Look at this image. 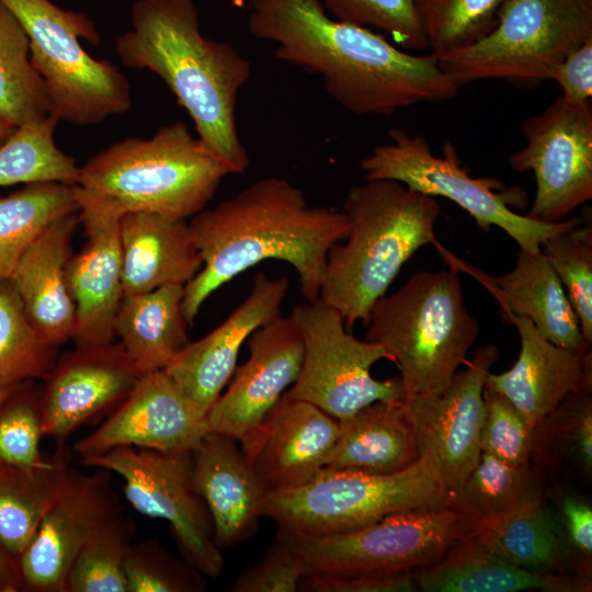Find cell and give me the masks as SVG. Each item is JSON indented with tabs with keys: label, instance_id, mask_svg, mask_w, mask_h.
Segmentation results:
<instances>
[{
	"label": "cell",
	"instance_id": "1",
	"mask_svg": "<svg viewBox=\"0 0 592 592\" xmlns=\"http://www.w3.org/2000/svg\"><path fill=\"white\" fill-rule=\"evenodd\" d=\"M249 33L275 45L277 59L319 76L355 115H391L455 98L459 87L435 54H409L369 27L330 16L321 0H250Z\"/></svg>",
	"mask_w": 592,
	"mask_h": 592
},
{
	"label": "cell",
	"instance_id": "2",
	"mask_svg": "<svg viewBox=\"0 0 592 592\" xmlns=\"http://www.w3.org/2000/svg\"><path fill=\"white\" fill-rule=\"evenodd\" d=\"M190 227L203 260L184 286L191 326L215 291L266 260L291 264L306 301L318 299L328 252L345 238L349 219L343 210L310 205L289 181L266 177L204 208Z\"/></svg>",
	"mask_w": 592,
	"mask_h": 592
},
{
	"label": "cell",
	"instance_id": "3",
	"mask_svg": "<svg viewBox=\"0 0 592 592\" xmlns=\"http://www.w3.org/2000/svg\"><path fill=\"white\" fill-rule=\"evenodd\" d=\"M115 52L128 68L157 75L192 118L197 137L231 173L250 164L236 119L251 64L232 45L205 37L194 0H137Z\"/></svg>",
	"mask_w": 592,
	"mask_h": 592
},
{
	"label": "cell",
	"instance_id": "4",
	"mask_svg": "<svg viewBox=\"0 0 592 592\" xmlns=\"http://www.w3.org/2000/svg\"><path fill=\"white\" fill-rule=\"evenodd\" d=\"M343 213L349 219L345 242L328 252L319 298L351 330L357 321L366 323L402 265L434 241L441 207L433 196L379 179L352 186Z\"/></svg>",
	"mask_w": 592,
	"mask_h": 592
},
{
	"label": "cell",
	"instance_id": "5",
	"mask_svg": "<svg viewBox=\"0 0 592 592\" xmlns=\"http://www.w3.org/2000/svg\"><path fill=\"white\" fill-rule=\"evenodd\" d=\"M228 174V167L177 121L149 138L128 137L92 156L80 167L77 185L123 213L187 219L205 208Z\"/></svg>",
	"mask_w": 592,
	"mask_h": 592
},
{
	"label": "cell",
	"instance_id": "6",
	"mask_svg": "<svg viewBox=\"0 0 592 592\" xmlns=\"http://www.w3.org/2000/svg\"><path fill=\"white\" fill-rule=\"evenodd\" d=\"M366 325L365 340L382 344L399 367L405 397L441 395L479 329L455 270L414 273L374 304Z\"/></svg>",
	"mask_w": 592,
	"mask_h": 592
},
{
	"label": "cell",
	"instance_id": "7",
	"mask_svg": "<svg viewBox=\"0 0 592 592\" xmlns=\"http://www.w3.org/2000/svg\"><path fill=\"white\" fill-rule=\"evenodd\" d=\"M24 30L30 59L44 81L50 113L71 124L87 126L127 112L130 86L106 59H95L82 46L100 43L92 20L65 10L50 0H0Z\"/></svg>",
	"mask_w": 592,
	"mask_h": 592
},
{
	"label": "cell",
	"instance_id": "8",
	"mask_svg": "<svg viewBox=\"0 0 592 592\" xmlns=\"http://www.w3.org/2000/svg\"><path fill=\"white\" fill-rule=\"evenodd\" d=\"M453 505L433 462L421 455L391 474L325 467L305 485L267 492L264 516L291 533L325 535L358 528L398 511Z\"/></svg>",
	"mask_w": 592,
	"mask_h": 592
},
{
	"label": "cell",
	"instance_id": "9",
	"mask_svg": "<svg viewBox=\"0 0 592 592\" xmlns=\"http://www.w3.org/2000/svg\"><path fill=\"white\" fill-rule=\"evenodd\" d=\"M589 39L592 0H508L489 33L435 55L459 88L487 79L528 88L550 80L556 66Z\"/></svg>",
	"mask_w": 592,
	"mask_h": 592
},
{
	"label": "cell",
	"instance_id": "10",
	"mask_svg": "<svg viewBox=\"0 0 592 592\" xmlns=\"http://www.w3.org/2000/svg\"><path fill=\"white\" fill-rule=\"evenodd\" d=\"M473 524L454 505L398 511L351 531L277 536L299 559L305 574L352 577L413 572L439 561Z\"/></svg>",
	"mask_w": 592,
	"mask_h": 592
},
{
	"label": "cell",
	"instance_id": "11",
	"mask_svg": "<svg viewBox=\"0 0 592 592\" xmlns=\"http://www.w3.org/2000/svg\"><path fill=\"white\" fill-rule=\"evenodd\" d=\"M388 136V143L376 146L361 161L365 181L395 180L417 192L451 200L466 210L479 228H501L523 251L539 252L547 239L583 221L572 217L543 223L516 214L510 205H516L521 190H506L494 179L470 177L460 167L449 141L443 147V157H439L421 135L394 127Z\"/></svg>",
	"mask_w": 592,
	"mask_h": 592
},
{
	"label": "cell",
	"instance_id": "12",
	"mask_svg": "<svg viewBox=\"0 0 592 592\" xmlns=\"http://www.w3.org/2000/svg\"><path fill=\"white\" fill-rule=\"evenodd\" d=\"M288 317L301 338L303 362L287 395L317 406L339 421L376 401L405 398L400 377L378 380L371 374L376 362L391 361L386 349L356 339L334 308L318 298L296 305Z\"/></svg>",
	"mask_w": 592,
	"mask_h": 592
},
{
	"label": "cell",
	"instance_id": "13",
	"mask_svg": "<svg viewBox=\"0 0 592 592\" xmlns=\"http://www.w3.org/2000/svg\"><path fill=\"white\" fill-rule=\"evenodd\" d=\"M192 452L123 446L81 458V463L118 475L124 482L123 493L134 510L167 521L183 559L206 578L216 579L225 560L214 538L209 512L194 482Z\"/></svg>",
	"mask_w": 592,
	"mask_h": 592
},
{
	"label": "cell",
	"instance_id": "14",
	"mask_svg": "<svg viewBox=\"0 0 592 592\" xmlns=\"http://www.w3.org/2000/svg\"><path fill=\"white\" fill-rule=\"evenodd\" d=\"M525 146L509 158L519 173L532 171L536 192L527 217L558 223L592 198V106L561 95L523 122Z\"/></svg>",
	"mask_w": 592,
	"mask_h": 592
},
{
	"label": "cell",
	"instance_id": "15",
	"mask_svg": "<svg viewBox=\"0 0 592 592\" xmlns=\"http://www.w3.org/2000/svg\"><path fill=\"white\" fill-rule=\"evenodd\" d=\"M498 358L499 349L486 344L465 363V369L457 371L441 395L402 399L405 412L415 431L420 455L433 462L453 498L481 454L483 386Z\"/></svg>",
	"mask_w": 592,
	"mask_h": 592
},
{
	"label": "cell",
	"instance_id": "16",
	"mask_svg": "<svg viewBox=\"0 0 592 592\" xmlns=\"http://www.w3.org/2000/svg\"><path fill=\"white\" fill-rule=\"evenodd\" d=\"M121 513L109 471L70 469L34 537L19 557L22 588L64 592L66 578L86 544Z\"/></svg>",
	"mask_w": 592,
	"mask_h": 592
},
{
	"label": "cell",
	"instance_id": "17",
	"mask_svg": "<svg viewBox=\"0 0 592 592\" xmlns=\"http://www.w3.org/2000/svg\"><path fill=\"white\" fill-rule=\"evenodd\" d=\"M209 432L207 411L164 371H157L145 374L107 419L73 448L81 458L123 446L192 452Z\"/></svg>",
	"mask_w": 592,
	"mask_h": 592
},
{
	"label": "cell",
	"instance_id": "18",
	"mask_svg": "<svg viewBox=\"0 0 592 592\" xmlns=\"http://www.w3.org/2000/svg\"><path fill=\"white\" fill-rule=\"evenodd\" d=\"M79 220L86 242L67 267L76 307L72 340L77 346L111 343L113 323L124 296L119 221L124 214L112 202L76 184Z\"/></svg>",
	"mask_w": 592,
	"mask_h": 592
},
{
	"label": "cell",
	"instance_id": "19",
	"mask_svg": "<svg viewBox=\"0 0 592 592\" xmlns=\"http://www.w3.org/2000/svg\"><path fill=\"white\" fill-rule=\"evenodd\" d=\"M144 375L121 343L77 346L64 354L41 390L44 436L60 449L80 426L114 410Z\"/></svg>",
	"mask_w": 592,
	"mask_h": 592
},
{
	"label": "cell",
	"instance_id": "20",
	"mask_svg": "<svg viewBox=\"0 0 592 592\" xmlns=\"http://www.w3.org/2000/svg\"><path fill=\"white\" fill-rule=\"evenodd\" d=\"M339 432V420L285 391L238 443L266 491L272 492L315 478L325 468Z\"/></svg>",
	"mask_w": 592,
	"mask_h": 592
},
{
	"label": "cell",
	"instance_id": "21",
	"mask_svg": "<svg viewBox=\"0 0 592 592\" xmlns=\"http://www.w3.org/2000/svg\"><path fill=\"white\" fill-rule=\"evenodd\" d=\"M249 356L236 368L228 387L207 412L210 432L237 442L257 426L298 378L301 338L282 315L258 328L247 340Z\"/></svg>",
	"mask_w": 592,
	"mask_h": 592
},
{
	"label": "cell",
	"instance_id": "22",
	"mask_svg": "<svg viewBox=\"0 0 592 592\" xmlns=\"http://www.w3.org/2000/svg\"><path fill=\"white\" fill-rule=\"evenodd\" d=\"M288 288L285 276L257 273L244 300L205 337L189 342L163 371L208 412L232 377L243 343L254 330L282 315Z\"/></svg>",
	"mask_w": 592,
	"mask_h": 592
},
{
	"label": "cell",
	"instance_id": "23",
	"mask_svg": "<svg viewBox=\"0 0 592 592\" xmlns=\"http://www.w3.org/2000/svg\"><path fill=\"white\" fill-rule=\"evenodd\" d=\"M521 351L514 365L487 375L485 386L502 394L535 429L571 392H592L591 351L579 353L555 345L524 317H511Z\"/></svg>",
	"mask_w": 592,
	"mask_h": 592
},
{
	"label": "cell",
	"instance_id": "24",
	"mask_svg": "<svg viewBox=\"0 0 592 592\" xmlns=\"http://www.w3.org/2000/svg\"><path fill=\"white\" fill-rule=\"evenodd\" d=\"M237 443L228 435L209 432L192 452L194 482L220 549L252 537L264 516L267 491Z\"/></svg>",
	"mask_w": 592,
	"mask_h": 592
},
{
	"label": "cell",
	"instance_id": "25",
	"mask_svg": "<svg viewBox=\"0 0 592 592\" xmlns=\"http://www.w3.org/2000/svg\"><path fill=\"white\" fill-rule=\"evenodd\" d=\"M80 224L78 213L49 225L18 261L9 281L31 323L48 344L72 339L76 307L68 277L71 241Z\"/></svg>",
	"mask_w": 592,
	"mask_h": 592
},
{
	"label": "cell",
	"instance_id": "26",
	"mask_svg": "<svg viewBox=\"0 0 592 592\" xmlns=\"http://www.w3.org/2000/svg\"><path fill=\"white\" fill-rule=\"evenodd\" d=\"M123 294L166 285L185 286L203 260L190 223L147 212H126L119 221Z\"/></svg>",
	"mask_w": 592,
	"mask_h": 592
},
{
	"label": "cell",
	"instance_id": "27",
	"mask_svg": "<svg viewBox=\"0 0 592 592\" xmlns=\"http://www.w3.org/2000/svg\"><path fill=\"white\" fill-rule=\"evenodd\" d=\"M423 592H591V577L540 573L517 567L483 547L469 534L435 563L413 571Z\"/></svg>",
	"mask_w": 592,
	"mask_h": 592
},
{
	"label": "cell",
	"instance_id": "28",
	"mask_svg": "<svg viewBox=\"0 0 592 592\" xmlns=\"http://www.w3.org/2000/svg\"><path fill=\"white\" fill-rule=\"evenodd\" d=\"M483 282L499 298L508 320L527 318L555 345L579 353L591 351L566 289L542 251L520 249L511 271L483 277Z\"/></svg>",
	"mask_w": 592,
	"mask_h": 592
},
{
	"label": "cell",
	"instance_id": "29",
	"mask_svg": "<svg viewBox=\"0 0 592 592\" xmlns=\"http://www.w3.org/2000/svg\"><path fill=\"white\" fill-rule=\"evenodd\" d=\"M339 425L327 468L391 474L409 467L421 456L402 400L376 401L339 421Z\"/></svg>",
	"mask_w": 592,
	"mask_h": 592
},
{
	"label": "cell",
	"instance_id": "30",
	"mask_svg": "<svg viewBox=\"0 0 592 592\" xmlns=\"http://www.w3.org/2000/svg\"><path fill=\"white\" fill-rule=\"evenodd\" d=\"M183 296V285L123 296L114 318V337L119 338L123 349L144 374L163 371L190 342Z\"/></svg>",
	"mask_w": 592,
	"mask_h": 592
},
{
	"label": "cell",
	"instance_id": "31",
	"mask_svg": "<svg viewBox=\"0 0 592 592\" xmlns=\"http://www.w3.org/2000/svg\"><path fill=\"white\" fill-rule=\"evenodd\" d=\"M471 534L491 553L528 571L574 573L560 527L544 499L478 523Z\"/></svg>",
	"mask_w": 592,
	"mask_h": 592
},
{
	"label": "cell",
	"instance_id": "32",
	"mask_svg": "<svg viewBox=\"0 0 592 592\" xmlns=\"http://www.w3.org/2000/svg\"><path fill=\"white\" fill-rule=\"evenodd\" d=\"M69 471L61 451L37 467L0 462V545L15 559L34 537Z\"/></svg>",
	"mask_w": 592,
	"mask_h": 592
},
{
	"label": "cell",
	"instance_id": "33",
	"mask_svg": "<svg viewBox=\"0 0 592 592\" xmlns=\"http://www.w3.org/2000/svg\"><path fill=\"white\" fill-rule=\"evenodd\" d=\"M544 499V470L535 464L515 466L488 453L479 459L454 498V506L473 524L504 516Z\"/></svg>",
	"mask_w": 592,
	"mask_h": 592
},
{
	"label": "cell",
	"instance_id": "34",
	"mask_svg": "<svg viewBox=\"0 0 592 592\" xmlns=\"http://www.w3.org/2000/svg\"><path fill=\"white\" fill-rule=\"evenodd\" d=\"M76 184L37 182L0 198V280H8L18 261L57 219L78 213Z\"/></svg>",
	"mask_w": 592,
	"mask_h": 592
},
{
	"label": "cell",
	"instance_id": "35",
	"mask_svg": "<svg viewBox=\"0 0 592 592\" xmlns=\"http://www.w3.org/2000/svg\"><path fill=\"white\" fill-rule=\"evenodd\" d=\"M50 114L44 81L30 59L27 36L0 2V118L20 126Z\"/></svg>",
	"mask_w": 592,
	"mask_h": 592
},
{
	"label": "cell",
	"instance_id": "36",
	"mask_svg": "<svg viewBox=\"0 0 592 592\" xmlns=\"http://www.w3.org/2000/svg\"><path fill=\"white\" fill-rule=\"evenodd\" d=\"M58 122L50 114L13 129L0 145V186L37 182L77 184L80 167L55 143Z\"/></svg>",
	"mask_w": 592,
	"mask_h": 592
},
{
	"label": "cell",
	"instance_id": "37",
	"mask_svg": "<svg viewBox=\"0 0 592 592\" xmlns=\"http://www.w3.org/2000/svg\"><path fill=\"white\" fill-rule=\"evenodd\" d=\"M532 459L543 470L572 467L583 475L592 469V397L574 391L534 429Z\"/></svg>",
	"mask_w": 592,
	"mask_h": 592
},
{
	"label": "cell",
	"instance_id": "38",
	"mask_svg": "<svg viewBox=\"0 0 592 592\" xmlns=\"http://www.w3.org/2000/svg\"><path fill=\"white\" fill-rule=\"evenodd\" d=\"M56 360V346L33 327L9 278L0 280V389L46 377Z\"/></svg>",
	"mask_w": 592,
	"mask_h": 592
},
{
	"label": "cell",
	"instance_id": "39",
	"mask_svg": "<svg viewBox=\"0 0 592 592\" xmlns=\"http://www.w3.org/2000/svg\"><path fill=\"white\" fill-rule=\"evenodd\" d=\"M134 534L133 522L122 514L106 523L76 557L64 592H128L124 563Z\"/></svg>",
	"mask_w": 592,
	"mask_h": 592
},
{
	"label": "cell",
	"instance_id": "40",
	"mask_svg": "<svg viewBox=\"0 0 592 592\" xmlns=\"http://www.w3.org/2000/svg\"><path fill=\"white\" fill-rule=\"evenodd\" d=\"M508 0H417L431 53L475 43L496 25Z\"/></svg>",
	"mask_w": 592,
	"mask_h": 592
},
{
	"label": "cell",
	"instance_id": "41",
	"mask_svg": "<svg viewBox=\"0 0 592 592\" xmlns=\"http://www.w3.org/2000/svg\"><path fill=\"white\" fill-rule=\"evenodd\" d=\"M578 316L584 339L592 343V225L581 223L547 239L540 247Z\"/></svg>",
	"mask_w": 592,
	"mask_h": 592
},
{
	"label": "cell",
	"instance_id": "42",
	"mask_svg": "<svg viewBox=\"0 0 592 592\" xmlns=\"http://www.w3.org/2000/svg\"><path fill=\"white\" fill-rule=\"evenodd\" d=\"M337 20L386 32L405 49L422 50L428 37L417 0H321Z\"/></svg>",
	"mask_w": 592,
	"mask_h": 592
},
{
	"label": "cell",
	"instance_id": "43",
	"mask_svg": "<svg viewBox=\"0 0 592 592\" xmlns=\"http://www.w3.org/2000/svg\"><path fill=\"white\" fill-rule=\"evenodd\" d=\"M23 385V384H22ZM16 387L0 407V462L20 467L45 465L41 390Z\"/></svg>",
	"mask_w": 592,
	"mask_h": 592
},
{
	"label": "cell",
	"instance_id": "44",
	"mask_svg": "<svg viewBox=\"0 0 592 592\" xmlns=\"http://www.w3.org/2000/svg\"><path fill=\"white\" fill-rule=\"evenodd\" d=\"M124 573L128 592H200L206 577L185 560L170 555L155 540L133 543Z\"/></svg>",
	"mask_w": 592,
	"mask_h": 592
},
{
	"label": "cell",
	"instance_id": "45",
	"mask_svg": "<svg viewBox=\"0 0 592 592\" xmlns=\"http://www.w3.org/2000/svg\"><path fill=\"white\" fill-rule=\"evenodd\" d=\"M485 419L480 435L481 452L508 464H530L534 447L532 429L514 405L502 394L483 386Z\"/></svg>",
	"mask_w": 592,
	"mask_h": 592
},
{
	"label": "cell",
	"instance_id": "46",
	"mask_svg": "<svg viewBox=\"0 0 592 592\" xmlns=\"http://www.w3.org/2000/svg\"><path fill=\"white\" fill-rule=\"evenodd\" d=\"M305 571L299 559L282 538L269 547L263 558L237 577L235 592H296Z\"/></svg>",
	"mask_w": 592,
	"mask_h": 592
},
{
	"label": "cell",
	"instance_id": "47",
	"mask_svg": "<svg viewBox=\"0 0 592 592\" xmlns=\"http://www.w3.org/2000/svg\"><path fill=\"white\" fill-rule=\"evenodd\" d=\"M562 535L574 573L591 577L592 508L587 500L572 493L559 499Z\"/></svg>",
	"mask_w": 592,
	"mask_h": 592
},
{
	"label": "cell",
	"instance_id": "48",
	"mask_svg": "<svg viewBox=\"0 0 592 592\" xmlns=\"http://www.w3.org/2000/svg\"><path fill=\"white\" fill-rule=\"evenodd\" d=\"M299 590L312 592H414L419 591L413 572L330 577L305 574Z\"/></svg>",
	"mask_w": 592,
	"mask_h": 592
},
{
	"label": "cell",
	"instance_id": "49",
	"mask_svg": "<svg viewBox=\"0 0 592 592\" xmlns=\"http://www.w3.org/2000/svg\"><path fill=\"white\" fill-rule=\"evenodd\" d=\"M550 80L561 88L568 102L581 104L592 96V39L569 53L554 69Z\"/></svg>",
	"mask_w": 592,
	"mask_h": 592
},
{
	"label": "cell",
	"instance_id": "50",
	"mask_svg": "<svg viewBox=\"0 0 592 592\" xmlns=\"http://www.w3.org/2000/svg\"><path fill=\"white\" fill-rule=\"evenodd\" d=\"M22 589L18 559L0 545V592H15Z\"/></svg>",
	"mask_w": 592,
	"mask_h": 592
},
{
	"label": "cell",
	"instance_id": "51",
	"mask_svg": "<svg viewBox=\"0 0 592 592\" xmlns=\"http://www.w3.org/2000/svg\"><path fill=\"white\" fill-rule=\"evenodd\" d=\"M15 127L12 123L0 118V145L10 136Z\"/></svg>",
	"mask_w": 592,
	"mask_h": 592
},
{
	"label": "cell",
	"instance_id": "52",
	"mask_svg": "<svg viewBox=\"0 0 592 592\" xmlns=\"http://www.w3.org/2000/svg\"><path fill=\"white\" fill-rule=\"evenodd\" d=\"M19 387V386H18ZM16 388V387H15ZM15 388L10 389H0V407L5 401V399L13 392Z\"/></svg>",
	"mask_w": 592,
	"mask_h": 592
}]
</instances>
